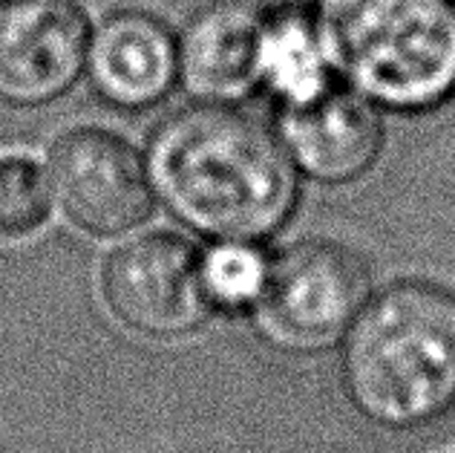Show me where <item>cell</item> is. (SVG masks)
<instances>
[{
	"label": "cell",
	"mask_w": 455,
	"mask_h": 453,
	"mask_svg": "<svg viewBox=\"0 0 455 453\" xmlns=\"http://www.w3.org/2000/svg\"><path fill=\"white\" fill-rule=\"evenodd\" d=\"M153 194L217 243H259L297 206V168L277 133L234 104L171 113L148 145Z\"/></svg>",
	"instance_id": "6da1fadb"
},
{
	"label": "cell",
	"mask_w": 455,
	"mask_h": 453,
	"mask_svg": "<svg viewBox=\"0 0 455 453\" xmlns=\"http://www.w3.org/2000/svg\"><path fill=\"white\" fill-rule=\"evenodd\" d=\"M343 384L383 425H418L455 399V292L403 280L372 295L346 332Z\"/></svg>",
	"instance_id": "7a4b0ae2"
},
{
	"label": "cell",
	"mask_w": 455,
	"mask_h": 453,
	"mask_svg": "<svg viewBox=\"0 0 455 453\" xmlns=\"http://www.w3.org/2000/svg\"><path fill=\"white\" fill-rule=\"evenodd\" d=\"M311 20L366 101L415 113L455 95V0H315Z\"/></svg>",
	"instance_id": "3957f363"
},
{
	"label": "cell",
	"mask_w": 455,
	"mask_h": 453,
	"mask_svg": "<svg viewBox=\"0 0 455 453\" xmlns=\"http://www.w3.org/2000/svg\"><path fill=\"white\" fill-rule=\"evenodd\" d=\"M369 297L372 278L361 255L340 243L303 240L271 260L254 320L277 347L315 352L346 338Z\"/></svg>",
	"instance_id": "277c9868"
},
{
	"label": "cell",
	"mask_w": 455,
	"mask_h": 453,
	"mask_svg": "<svg viewBox=\"0 0 455 453\" xmlns=\"http://www.w3.org/2000/svg\"><path fill=\"white\" fill-rule=\"evenodd\" d=\"M101 297L118 324L145 338H179L211 312L202 255L185 237L153 231L104 260Z\"/></svg>",
	"instance_id": "5b68a950"
},
{
	"label": "cell",
	"mask_w": 455,
	"mask_h": 453,
	"mask_svg": "<svg viewBox=\"0 0 455 453\" xmlns=\"http://www.w3.org/2000/svg\"><path fill=\"white\" fill-rule=\"evenodd\" d=\"M50 182L67 217L92 237L139 229L153 211L148 159L104 127H78L50 150Z\"/></svg>",
	"instance_id": "8992f818"
},
{
	"label": "cell",
	"mask_w": 455,
	"mask_h": 453,
	"mask_svg": "<svg viewBox=\"0 0 455 453\" xmlns=\"http://www.w3.org/2000/svg\"><path fill=\"white\" fill-rule=\"evenodd\" d=\"M90 35L76 0L0 4V99L23 107L61 99L87 69Z\"/></svg>",
	"instance_id": "52a82bcc"
},
{
	"label": "cell",
	"mask_w": 455,
	"mask_h": 453,
	"mask_svg": "<svg viewBox=\"0 0 455 453\" xmlns=\"http://www.w3.org/2000/svg\"><path fill=\"white\" fill-rule=\"evenodd\" d=\"M266 12L254 0H213L190 15L179 44V81L205 104H236L259 90Z\"/></svg>",
	"instance_id": "ba28073f"
},
{
	"label": "cell",
	"mask_w": 455,
	"mask_h": 453,
	"mask_svg": "<svg viewBox=\"0 0 455 453\" xmlns=\"http://www.w3.org/2000/svg\"><path fill=\"white\" fill-rule=\"evenodd\" d=\"M277 136L294 168L323 185L361 180L383 148V125L372 101L338 87L308 104L283 107Z\"/></svg>",
	"instance_id": "9c48e42d"
},
{
	"label": "cell",
	"mask_w": 455,
	"mask_h": 453,
	"mask_svg": "<svg viewBox=\"0 0 455 453\" xmlns=\"http://www.w3.org/2000/svg\"><path fill=\"white\" fill-rule=\"evenodd\" d=\"M84 73L104 101L122 110H145L179 81L176 35L148 12H116L90 35Z\"/></svg>",
	"instance_id": "30bf717a"
},
{
	"label": "cell",
	"mask_w": 455,
	"mask_h": 453,
	"mask_svg": "<svg viewBox=\"0 0 455 453\" xmlns=\"http://www.w3.org/2000/svg\"><path fill=\"white\" fill-rule=\"evenodd\" d=\"M331 64L311 15L283 6L266 12L259 55V87L283 107H300L331 90Z\"/></svg>",
	"instance_id": "8fae6325"
},
{
	"label": "cell",
	"mask_w": 455,
	"mask_h": 453,
	"mask_svg": "<svg viewBox=\"0 0 455 453\" xmlns=\"http://www.w3.org/2000/svg\"><path fill=\"white\" fill-rule=\"evenodd\" d=\"M50 174L23 153L0 157V240L41 231L52 214Z\"/></svg>",
	"instance_id": "7c38bea8"
},
{
	"label": "cell",
	"mask_w": 455,
	"mask_h": 453,
	"mask_svg": "<svg viewBox=\"0 0 455 453\" xmlns=\"http://www.w3.org/2000/svg\"><path fill=\"white\" fill-rule=\"evenodd\" d=\"M271 260L257 243H217L202 255V283L211 306L254 309L266 289Z\"/></svg>",
	"instance_id": "4fadbf2b"
}]
</instances>
